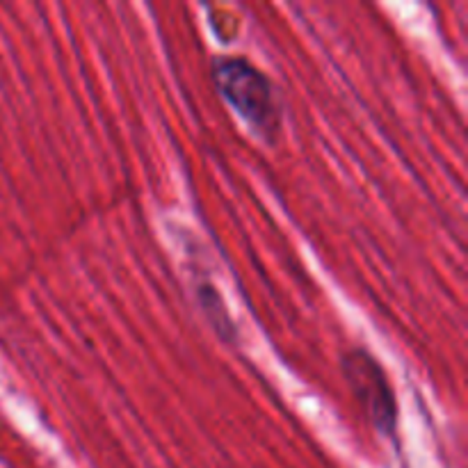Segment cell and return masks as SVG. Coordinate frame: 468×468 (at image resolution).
Here are the masks:
<instances>
[{"mask_svg": "<svg viewBox=\"0 0 468 468\" xmlns=\"http://www.w3.org/2000/svg\"><path fill=\"white\" fill-rule=\"evenodd\" d=\"M213 82L227 103L259 133L274 140L279 133V108L268 78L242 58H218L213 62Z\"/></svg>", "mask_w": 468, "mask_h": 468, "instance_id": "obj_1", "label": "cell"}, {"mask_svg": "<svg viewBox=\"0 0 468 468\" xmlns=\"http://www.w3.org/2000/svg\"><path fill=\"white\" fill-rule=\"evenodd\" d=\"M343 373L375 430L393 437L398 430V405L382 366L368 352L352 350L343 355Z\"/></svg>", "mask_w": 468, "mask_h": 468, "instance_id": "obj_2", "label": "cell"}, {"mask_svg": "<svg viewBox=\"0 0 468 468\" xmlns=\"http://www.w3.org/2000/svg\"><path fill=\"white\" fill-rule=\"evenodd\" d=\"M197 302H199V309L204 311L206 320L215 329V334L227 343L236 341V324H233L231 315H229L218 288L210 286V283H199V288H197Z\"/></svg>", "mask_w": 468, "mask_h": 468, "instance_id": "obj_3", "label": "cell"}]
</instances>
